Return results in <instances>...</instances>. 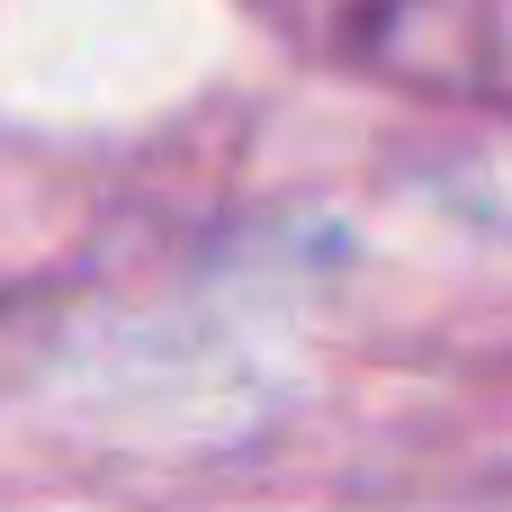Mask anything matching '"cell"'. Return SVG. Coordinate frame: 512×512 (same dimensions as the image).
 <instances>
[{
	"label": "cell",
	"mask_w": 512,
	"mask_h": 512,
	"mask_svg": "<svg viewBox=\"0 0 512 512\" xmlns=\"http://www.w3.org/2000/svg\"><path fill=\"white\" fill-rule=\"evenodd\" d=\"M261 9L369 81L432 90L459 108H495L504 90V0H261Z\"/></svg>",
	"instance_id": "obj_1"
}]
</instances>
